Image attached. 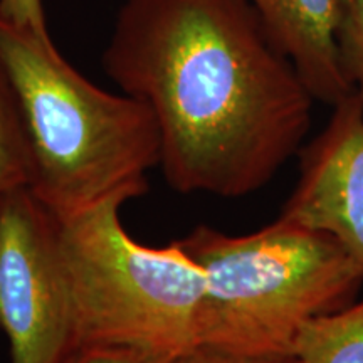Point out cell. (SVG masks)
Wrapping results in <instances>:
<instances>
[{"instance_id":"cell-3","label":"cell","mask_w":363,"mask_h":363,"mask_svg":"<svg viewBox=\"0 0 363 363\" xmlns=\"http://www.w3.org/2000/svg\"><path fill=\"white\" fill-rule=\"evenodd\" d=\"M177 242L206 276L197 350L293 358L310 321L352 305L363 289L337 239L281 216L242 235L197 225Z\"/></svg>"},{"instance_id":"cell-6","label":"cell","mask_w":363,"mask_h":363,"mask_svg":"<svg viewBox=\"0 0 363 363\" xmlns=\"http://www.w3.org/2000/svg\"><path fill=\"white\" fill-rule=\"evenodd\" d=\"M279 216L337 239L363 278V113L353 94L303 148L298 184Z\"/></svg>"},{"instance_id":"cell-10","label":"cell","mask_w":363,"mask_h":363,"mask_svg":"<svg viewBox=\"0 0 363 363\" xmlns=\"http://www.w3.org/2000/svg\"><path fill=\"white\" fill-rule=\"evenodd\" d=\"M340 62L363 113V0H337Z\"/></svg>"},{"instance_id":"cell-13","label":"cell","mask_w":363,"mask_h":363,"mask_svg":"<svg viewBox=\"0 0 363 363\" xmlns=\"http://www.w3.org/2000/svg\"><path fill=\"white\" fill-rule=\"evenodd\" d=\"M175 363H301L298 357L279 358V360H256V358H239L216 353L208 350H194L189 355L182 357Z\"/></svg>"},{"instance_id":"cell-7","label":"cell","mask_w":363,"mask_h":363,"mask_svg":"<svg viewBox=\"0 0 363 363\" xmlns=\"http://www.w3.org/2000/svg\"><path fill=\"white\" fill-rule=\"evenodd\" d=\"M311 96L335 106L352 94L340 62L337 0H246Z\"/></svg>"},{"instance_id":"cell-9","label":"cell","mask_w":363,"mask_h":363,"mask_svg":"<svg viewBox=\"0 0 363 363\" xmlns=\"http://www.w3.org/2000/svg\"><path fill=\"white\" fill-rule=\"evenodd\" d=\"M33 180V155L11 86L0 69V199Z\"/></svg>"},{"instance_id":"cell-1","label":"cell","mask_w":363,"mask_h":363,"mask_svg":"<svg viewBox=\"0 0 363 363\" xmlns=\"http://www.w3.org/2000/svg\"><path fill=\"white\" fill-rule=\"evenodd\" d=\"M103 67L152 111L180 194L257 192L310 130L315 98L246 0H123Z\"/></svg>"},{"instance_id":"cell-11","label":"cell","mask_w":363,"mask_h":363,"mask_svg":"<svg viewBox=\"0 0 363 363\" xmlns=\"http://www.w3.org/2000/svg\"><path fill=\"white\" fill-rule=\"evenodd\" d=\"M177 360L150 355V353L121 347H79L71 353L66 363H175Z\"/></svg>"},{"instance_id":"cell-2","label":"cell","mask_w":363,"mask_h":363,"mask_svg":"<svg viewBox=\"0 0 363 363\" xmlns=\"http://www.w3.org/2000/svg\"><path fill=\"white\" fill-rule=\"evenodd\" d=\"M0 69L24 123L29 190L59 222L148 190L160 136L147 104L84 78L40 34L0 17Z\"/></svg>"},{"instance_id":"cell-8","label":"cell","mask_w":363,"mask_h":363,"mask_svg":"<svg viewBox=\"0 0 363 363\" xmlns=\"http://www.w3.org/2000/svg\"><path fill=\"white\" fill-rule=\"evenodd\" d=\"M301 363H363V299L301 330L296 343Z\"/></svg>"},{"instance_id":"cell-12","label":"cell","mask_w":363,"mask_h":363,"mask_svg":"<svg viewBox=\"0 0 363 363\" xmlns=\"http://www.w3.org/2000/svg\"><path fill=\"white\" fill-rule=\"evenodd\" d=\"M0 17L35 33L49 34L43 0H0Z\"/></svg>"},{"instance_id":"cell-4","label":"cell","mask_w":363,"mask_h":363,"mask_svg":"<svg viewBox=\"0 0 363 363\" xmlns=\"http://www.w3.org/2000/svg\"><path fill=\"white\" fill-rule=\"evenodd\" d=\"M111 201L59 222L76 348L121 347L179 360L197 350L206 276L180 244L150 247Z\"/></svg>"},{"instance_id":"cell-5","label":"cell","mask_w":363,"mask_h":363,"mask_svg":"<svg viewBox=\"0 0 363 363\" xmlns=\"http://www.w3.org/2000/svg\"><path fill=\"white\" fill-rule=\"evenodd\" d=\"M0 330L9 363H66L76 350L59 220L29 189L0 199Z\"/></svg>"}]
</instances>
